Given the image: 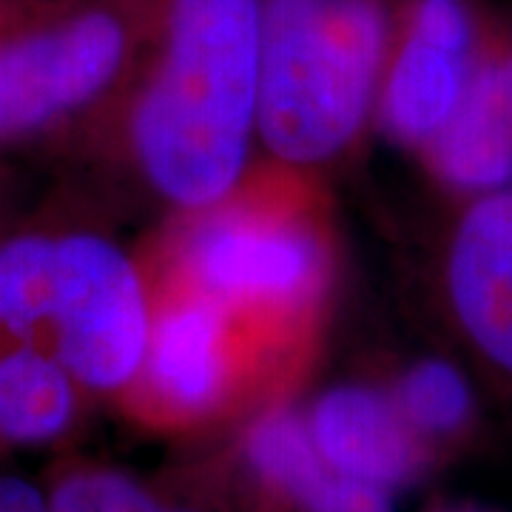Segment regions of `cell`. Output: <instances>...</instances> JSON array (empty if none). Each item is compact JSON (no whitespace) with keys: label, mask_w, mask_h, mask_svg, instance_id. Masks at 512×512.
Segmentation results:
<instances>
[{"label":"cell","mask_w":512,"mask_h":512,"mask_svg":"<svg viewBox=\"0 0 512 512\" xmlns=\"http://www.w3.org/2000/svg\"><path fill=\"white\" fill-rule=\"evenodd\" d=\"M478 15L470 0H410L384 83V120L404 143H430L476 77Z\"/></svg>","instance_id":"cell-6"},{"label":"cell","mask_w":512,"mask_h":512,"mask_svg":"<svg viewBox=\"0 0 512 512\" xmlns=\"http://www.w3.org/2000/svg\"><path fill=\"white\" fill-rule=\"evenodd\" d=\"M259 0H163V55L131 137L168 200L205 208L242 174L259 111Z\"/></svg>","instance_id":"cell-1"},{"label":"cell","mask_w":512,"mask_h":512,"mask_svg":"<svg viewBox=\"0 0 512 512\" xmlns=\"http://www.w3.org/2000/svg\"><path fill=\"white\" fill-rule=\"evenodd\" d=\"M37 3L40 0H0V29L9 26L12 20H18L20 15H26Z\"/></svg>","instance_id":"cell-17"},{"label":"cell","mask_w":512,"mask_h":512,"mask_svg":"<svg viewBox=\"0 0 512 512\" xmlns=\"http://www.w3.org/2000/svg\"><path fill=\"white\" fill-rule=\"evenodd\" d=\"M450 512H484V510H476V507H461V510H450Z\"/></svg>","instance_id":"cell-19"},{"label":"cell","mask_w":512,"mask_h":512,"mask_svg":"<svg viewBox=\"0 0 512 512\" xmlns=\"http://www.w3.org/2000/svg\"><path fill=\"white\" fill-rule=\"evenodd\" d=\"M0 512H52L49 493L40 490L29 478L3 473L0 476Z\"/></svg>","instance_id":"cell-16"},{"label":"cell","mask_w":512,"mask_h":512,"mask_svg":"<svg viewBox=\"0 0 512 512\" xmlns=\"http://www.w3.org/2000/svg\"><path fill=\"white\" fill-rule=\"evenodd\" d=\"M245 453L254 473L302 510L333 473L313 441L311 424L291 410H274L248 430Z\"/></svg>","instance_id":"cell-12"},{"label":"cell","mask_w":512,"mask_h":512,"mask_svg":"<svg viewBox=\"0 0 512 512\" xmlns=\"http://www.w3.org/2000/svg\"><path fill=\"white\" fill-rule=\"evenodd\" d=\"M396 404L407 424L427 439H447L473 416V390L461 370L441 359L413 365L399 382Z\"/></svg>","instance_id":"cell-13"},{"label":"cell","mask_w":512,"mask_h":512,"mask_svg":"<svg viewBox=\"0 0 512 512\" xmlns=\"http://www.w3.org/2000/svg\"><path fill=\"white\" fill-rule=\"evenodd\" d=\"M151 319L137 268L89 231L0 242V339L52 350L83 390L126 387L146 362Z\"/></svg>","instance_id":"cell-2"},{"label":"cell","mask_w":512,"mask_h":512,"mask_svg":"<svg viewBox=\"0 0 512 512\" xmlns=\"http://www.w3.org/2000/svg\"><path fill=\"white\" fill-rule=\"evenodd\" d=\"M427 146L433 168L453 188L473 194L512 188V109L495 60H481L453 117Z\"/></svg>","instance_id":"cell-10"},{"label":"cell","mask_w":512,"mask_h":512,"mask_svg":"<svg viewBox=\"0 0 512 512\" xmlns=\"http://www.w3.org/2000/svg\"><path fill=\"white\" fill-rule=\"evenodd\" d=\"M495 74H498V86H501V92H504L512 109V52L495 60Z\"/></svg>","instance_id":"cell-18"},{"label":"cell","mask_w":512,"mask_h":512,"mask_svg":"<svg viewBox=\"0 0 512 512\" xmlns=\"http://www.w3.org/2000/svg\"><path fill=\"white\" fill-rule=\"evenodd\" d=\"M143 373L165 410L200 416L220 402L228 384L222 305L202 296L174 305L148 336Z\"/></svg>","instance_id":"cell-9"},{"label":"cell","mask_w":512,"mask_h":512,"mask_svg":"<svg viewBox=\"0 0 512 512\" xmlns=\"http://www.w3.org/2000/svg\"><path fill=\"white\" fill-rule=\"evenodd\" d=\"M202 296L220 305H296L322 282V251L308 228L265 211H222L188 242Z\"/></svg>","instance_id":"cell-5"},{"label":"cell","mask_w":512,"mask_h":512,"mask_svg":"<svg viewBox=\"0 0 512 512\" xmlns=\"http://www.w3.org/2000/svg\"><path fill=\"white\" fill-rule=\"evenodd\" d=\"M46 493L52 512H191L165 507L137 481L100 467L72 470L57 478Z\"/></svg>","instance_id":"cell-14"},{"label":"cell","mask_w":512,"mask_h":512,"mask_svg":"<svg viewBox=\"0 0 512 512\" xmlns=\"http://www.w3.org/2000/svg\"><path fill=\"white\" fill-rule=\"evenodd\" d=\"M447 293L464 336L512 376V188L481 194L456 225Z\"/></svg>","instance_id":"cell-7"},{"label":"cell","mask_w":512,"mask_h":512,"mask_svg":"<svg viewBox=\"0 0 512 512\" xmlns=\"http://www.w3.org/2000/svg\"><path fill=\"white\" fill-rule=\"evenodd\" d=\"M305 512H393V498L387 487L330 473Z\"/></svg>","instance_id":"cell-15"},{"label":"cell","mask_w":512,"mask_h":512,"mask_svg":"<svg viewBox=\"0 0 512 512\" xmlns=\"http://www.w3.org/2000/svg\"><path fill=\"white\" fill-rule=\"evenodd\" d=\"M311 433L333 473L379 487H399L419 470V433L396 399L370 387H336L313 407Z\"/></svg>","instance_id":"cell-8"},{"label":"cell","mask_w":512,"mask_h":512,"mask_svg":"<svg viewBox=\"0 0 512 512\" xmlns=\"http://www.w3.org/2000/svg\"><path fill=\"white\" fill-rule=\"evenodd\" d=\"M128 0H40L0 29V146L32 140L94 103L137 35Z\"/></svg>","instance_id":"cell-4"},{"label":"cell","mask_w":512,"mask_h":512,"mask_svg":"<svg viewBox=\"0 0 512 512\" xmlns=\"http://www.w3.org/2000/svg\"><path fill=\"white\" fill-rule=\"evenodd\" d=\"M259 15V137L288 163L328 160L379 89L390 0H259Z\"/></svg>","instance_id":"cell-3"},{"label":"cell","mask_w":512,"mask_h":512,"mask_svg":"<svg viewBox=\"0 0 512 512\" xmlns=\"http://www.w3.org/2000/svg\"><path fill=\"white\" fill-rule=\"evenodd\" d=\"M80 384L52 350L3 339L0 345V444L46 447L72 430Z\"/></svg>","instance_id":"cell-11"}]
</instances>
